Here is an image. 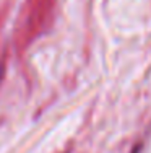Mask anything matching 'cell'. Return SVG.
I'll use <instances>...</instances> for the list:
<instances>
[{
    "label": "cell",
    "instance_id": "1",
    "mask_svg": "<svg viewBox=\"0 0 151 153\" xmlns=\"http://www.w3.org/2000/svg\"><path fill=\"white\" fill-rule=\"evenodd\" d=\"M0 78H2V68H0Z\"/></svg>",
    "mask_w": 151,
    "mask_h": 153
}]
</instances>
